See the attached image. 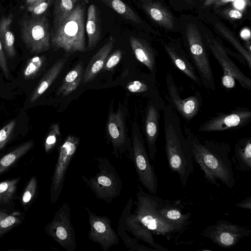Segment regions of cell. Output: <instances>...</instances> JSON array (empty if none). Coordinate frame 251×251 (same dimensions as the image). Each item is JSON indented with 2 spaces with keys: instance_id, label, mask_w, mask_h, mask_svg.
Listing matches in <instances>:
<instances>
[{
  "instance_id": "20",
  "label": "cell",
  "mask_w": 251,
  "mask_h": 251,
  "mask_svg": "<svg viewBox=\"0 0 251 251\" xmlns=\"http://www.w3.org/2000/svg\"><path fill=\"white\" fill-rule=\"evenodd\" d=\"M115 42V39L111 36L107 42L91 58L83 74V84L91 81L103 69Z\"/></svg>"
},
{
  "instance_id": "28",
  "label": "cell",
  "mask_w": 251,
  "mask_h": 251,
  "mask_svg": "<svg viewBox=\"0 0 251 251\" xmlns=\"http://www.w3.org/2000/svg\"><path fill=\"white\" fill-rule=\"evenodd\" d=\"M113 9L126 20L135 23L140 22V19L134 11L121 0H99Z\"/></svg>"
},
{
  "instance_id": "36",
  "label": "cell",
  "mask_w": 251,
  "mask_h": 251,
  "mask_svg": "<svg viewBox=\"0 0 251 251\" xmlns=\"http://www.w3.org/2000/svg\"><path fill=\"white\" fill-rule=\"evenodd\" d=\"M15 125V121L12 120L0 129V151L9 140Z\"/></svg>"
},
{
  "instance_id": "47",
  "label": "cell",
  "mask_w": 251,
  "mask_h": 251,
  "mask_svg": "<svg viewBox=\"0 0 251 251\" xmlns=\"http://www.w3.org/2000/svg\"><path fill=\"white\" fill-rule=\"evenodd\" d=\"M73 0V1L75 3H76V2H77V1H78L79 0Z\"/></svg>"
},
{
  "instance_id": "19",
  "label": "cell",
  "mask_w": 251,
  "mask_h": 251,
  "mask_svg": "<svg viewBox=\"0 0 251 251\" xmlns=\"http://www.w3.org/2000/svg\"><path fill=\"white\" fill-rule=\"evenodd\" d=\"M166 49L173 65L196 84L201 86V80L189 56L178 47L167 46Z\"/></svg>"
},
{
  "instance_id": "18",
  "label": "cell",
  "mask_w": 251,
  "mask_h": 251,
  "mask_svg": "<svg viewBox=\"0 0 251 251\" xmlns=\"http://www.w3.org/2000/svg\"><path fill=\"white\" fill-rule=\"evenodd\" d=\"M156 208L158 214L166 222L177 226L184 231L192 221L189 219L191 213H182L184 205L180 201L163 200L155 196Z\"/></svg>"
},
{
  "instance_id": "35",
  "label": "cell",
  "mask_w": 251,
  "mask_h": 251,
  "mask_svg": "<svg viewBox=\"0 0 251 251\" xmlns=\"http://www.w3.org/2000/svg\"><path fill=\"white\" fill-rule=\"evenodd\" d=\"M21 223V219L15 215H7L0 220V237Z\"/></svg>"
},
{
  "instance_id": "38",
  "label": "cell",
  "mask_w": 251,
  "mask_h": 251,
  "mask_svg": "<svg viewBox=\"0 0 251 251\" xmlns=\"http://www.w3.org/2000/svg\"><path fill=\"white\" fill-rule=\"evenodd\" d=\"M0 68L7 79L10 78L9 71L6 59L4 49L0 40Z\"/></svg>"
},
{
  "instance_id": "2",
  "label": "cell",
  "mask_w": 251,
  "mask_h": 251,
  "mask_svg": "<svg viewBox=\"0 0 251 251\" xmlns=\"http://www.w3.org/2000/svg\"><path fill=\"white\" fill-rule=\"evenodd\" d=\"M165 151L172 172L177 174L184 186L194 172L193 158L178 113L168 104L163 111Z\"/></svg>"
},
{
  "instance_id": "24",
  "label": "cell",
  "mask_w": 251,
  "mask_h": 251,
  "mask_svg": "<svg viewBox=\"0 0 251 251\" xmlns=\"http://www.w3.org/2000/svg\"><path fill=\"white\" fill-rule=\"evenodd\" d=\"M85 29L88 37V49L92 50L101 37L100 20L97 7L93 4L89 6L87 10Z\"/></svg>"
},
{
  "instance_id": "46",
  "label": "cell",
  "mask_w": 251,
  "mask_h": 251,
  "mask_svg": "<svg viewBox=\"0 0 251 251\" xmlns=\"http://www.w3.org/2000/svg\"><path fill=\"white\" fill-rule=\"evenodd\" d=\"M221 0L224 2H229V1H234V0Z\"/></svg>"
},
{
  "instance_id": "37",
  "label": "cell",
  "mask_w": 251,
  "mask_h": 251,
  "mask_svg": "<svg viewBox=\"0 0 251 251\" xmlns=\"http://www.w3.org/2000/svg\"><path fill=\"white\" fill-rule=\"evenodd\" d=\"M122 56V50L120 49L116 50L112 54L108 56L102 70L104 71L112 70L120 62Z\"/></svg>"
},
{
  "instance_id": "40",
  "label": "cell",
  "mask_w": 251,
  "mask_h": 251,
  "mask_svg": "<svg viewBox=\"0 0 251 251\" xmlns=\"http://www.w3.org/2000/svg\"><path fill=\"white\" fill-rule=\"evenodd\" d=\"M236 206L239 208L251 209V196H248L244 200L237 203Z\"/></svg>"
},
{
  "instance_id": "30",
  "label": "cell",
  "mask_w": 251,
  "mask_h": 251,
  "mask_svg": "<svg viewBox=\"0 0 251 251\" xmlns=\"http://www.w3.org/2000/svg\"><path fill=\"white\" fill-rule=\"evenodd\" d=\"M46 61L45 55H35L30 58L23 72L24 78L32 79L36 77L43 68Z\"/></svg>"
},
{
  "instance_id": "3",
  "label": "cell",
  "mask_w": 251,
  "mask_h": 251,
  "mask_svg": "<svg viewBox=\"0 0 251 251\" xmlns=\"http://www.w3.org/2000/svg\"><path fill=\"white\" fill-rule=\"evenodd\" d=\"M77 4L62 21L53 24L51 43L69 53L86 51L85 37V4Z\"/></svg>"
},
{
  "instance_id": "34",
  "label": "cell",
  "mask_w": 251,
  "mask_h": 251,
  "mask_svg": "<svg viewBox=\"0 0 251 251\" xmlns=\"http://www.w3.org/2000/svg\"><path fill=\"white\" fill-rule=\"evenodd\" d=\"M53 0H40L32 6L27 8V10L31 13V17H38L44 15Z\"/></svg>"
},
{
  "instance_id": "27",
  "label": "cell",
  "mask_w": 251,
  "mask_h": 251,
  "mask_svg": "<svg viewBox=\"0 0 251 251\" xmlns=\"http://www.w3.org/2000/svg\"><path fill=\"white\" fill-rule=\"evenodd\" d=\"M33 145L34 143L32 141L26 142L0 158V175L25 154Z\"/></svg>"
},
{
  "instance_id": "44",
  "label": "cell",
  "mask_w": 251,
  "mask_h": 251,
  "mask_svg": "<svg viewBox=\"0 0 251 251\" xmlns=\"http://www.w3.org/2000/svg\"><path fill=\"white\" fill-rule=\"evenodd\" d=\"M244 5L243 0H237L235 2V5L238 8H242Z\"/></svg>"
},
{
  "instance_id": "39",
  "label": "cell",
  "mask_w": 251,
  "mask_h": 251,
  "mask_svg": "<svg viewBox=\"0 0 251 251\" xmlns=\"http://www.w3.org/2000/svg\"><path fill=\"white\" fill-rule=\"evenodd\" d=\"M152 19L159 21L163 19V14L161 11L155 7H151L149 5L145 6Z\"/></svg>"
},
{
  "instance_id": "9",
  "label": "cell",
  "mask_w": 251,
  "mask_h": 251,
  "mask_svg": "<svg viewBox=\"0 0 251 251\" xmlns=\"http://www.w3.org/2000/svg\"><path fill=\"white\" fill-rule=\"evenodd\" d=\"M20 26L23 40L31 53H38L49 50L50 33L48 20L45 15L25 19Z\"/></svg>"
},
{
  "instance_id": "1",
  "label": "cell",
  "mask_w": 251,
  "mask_h": 251,
  "mask_svg": "<svg viewBox=\"0 0 251 251\" xmlns=\"http://www.w3.org/2000/svg\"><path fill=\"white\" fill-rule=\"evenodd\" d=\"M184 135L193 160L203 172L204 178L209 183L220 187L218 180L231 189L236 180L229 159L230 147L228 143L211 140H201L187 125Z\"/></svg>"
},
{
  "instance_id": "29",
  "label": "cell",
  "mask_w": 251,
  "mask_h": 251,
  "mask_svg": "<svg viewBox=\"0 0 251 251\" xmlns=\"http://www.w3.org/2000/svg\"><path fill=\"white\" fill-rule=\"evenodd\" d=\"M72 0H55L53 8V24L62 21L72 12L75 6Z\"/></svg>"
},
{
  "instance_id": "42",
  "label": "cell",
  "mask_w": 251,
  "mask_h": 251,
  "mask_svg": "<svg viewBox=\"0 0 251 251\" xmlns=\"http://www.w3.org/2000/svg\"><path fill=\"white\" fill-rule=\"evenodd\" d=\"M241 36L245 39H248L251 37V33L249 30L248 29H244L241 33Z\"/></svg>"
},
{
  "instance_id": "8",
  "label": "cell",
  "mask_w": 251,
  "mask_h": 251,
  "mask_svg": "<svg viewBox=\"0 0 251 251\" xmlns=\"http://www.w3.org/2000/svg\"><path fill=\"white\" fill-rule=\"evenodd\" d=\"M79 142V138L69 135L59 148L58 157L51 176L50 198L52 203L58 201L62 193L67 172Z\"/></svg>"
},
{
  "instance_id": "7",
  "label": "cell",
  "mask_w": 251,
  "mask_h": 251,
  "mask_svg": "<svg viewBox=\"0 0 251 251\" xmlns=\"http://www.w3.org/2000/svg\"><path fill=\"white\" fill-rule=\"evenodd\" d=\"M45 229L49 236L67 251H75V230L71 221V207L68 203H62Z\"/></svg>"
},
{
  "instance_id": "23",
  "label": "cell",
  "mask_w": 251,
  "mask_h": 251,
  "mask_svg": "<svg viewBox=\"0 0 251 251\" xmlns=\"http://www.w3.org/2000/svg\"><path fill=\"white\" fill-rule=\"evenodd\" d=\"M66 61L65 58L59 59L47 71L33 91L29 99L30 103L35 102L40 97L56 79L62 70Z\"/></svg>"
},
{
  "instance_id": "16",
  "label": "cell",
  "mask_w": 251,
  "mask_h": 251,
  "mask_svg": "<svg viewBox=\"0 0 251 251\" xmlns=\"http://www.w3.org/2000/svg\"><path fill=\"white\" fill-rule=\"evenodd\" d=\"M166 104L163 100L150 99L145 108L143 132L151 161L155 159L157 152L156 142L159 136L160 112Z\"/></svg>"
},
{
  "instance_id": "17",
  "label": "cell",
  "mask_w": 251,
  "mask_h": 251,
  "mask_svg": "<svg viewBox=\"0 0 251 251\" xmlns=\"http://www.w3.org/2000/svg\"><path fill=\"white\" fill-rule=\"evenodd\" d=\"M133 201L130 197L124 207L119 221L126 231L130 233L138 240H142L158 251H168V249L156 243L152 232L142 225L131 213Z\"/></svg>"
},
{
  "instance_id": "33",
  "label": "cell",
  "mask_w": 251,
  "mask_h": 251,
  "mask_svg": "<svg viewBox=\"0 0 251 251\" xmlns=\"http://www.w3.org/2000/svg\"><path fill=\"white\" fill-rule=\"evenodd\" d=\"M37 187V179L33 176L26 185L22 197L21 201L24 205L29 204L34 197Z\"/></svg>"
},
{
  "instance_id": "14",
  "label": "cell",
  "mask_w": 251,
  "mask_h": 251,
  "mask_svg": "<svg viewBox=\"0 0 251 251\" xmlns=\"http://www.w3.org/2000/svg\"><path fill=\"white\" fill-rule=\"evenodd\" d=\"M85 210L88 216L90 230L88 239L100 245L103 251H108L119 243V236L111 225V220L105 215L100 216L87 206Z\"/></svg>"
},
{
  "instance_id": "26",
  "label": "cell",
  "mask_w": 251,
  "mask_h": 251,
  "mask_svg": "<svg viewBox=\"0 0 251 251\" xmlns=\"http://www.w3.org/2000/svg\"><path fill=\"white\" fill-rule=\"evenodd\" d=\"M83 76V64L81 62L67 74L63 80L62 85L57 91V95L64 97L71 94L80 84Z\"/></svg>"
},
{
  "instance_id": "22",
  "label": "cell",
  "mask_w": 251,
  "mask_h": 251,
  "mask_svg": "<svg viewBox=\"0 0 251 251\" xmlns=\"http://www.w3.org/2000/svg\"><path fill=\"white\" fill-rule=\"evenodd\" d=\"M232 160L235 168L242 172L251 170V138L245 137L235 144Z\"/></svg>"
},
{
  "instance_id": "43",
  "label": "cell",
  "mask_w": 251,
  "mask_h": 251,
  "mask_svg": "<svg viewBox=\"0 0 251 251\" xmlns=\"http://www.w3.org/2000/svg\"><path fill=\"white\" fill-rule=\"evenodd\" d=\"M40 0H25V4L26 8L32 6Z\"/></svg>"
},
{
  "instance_id": "15",
  "label": "cell",
  "mask_w": 251,
  "mask_h": 251,
  "mask_svg": "<svg viewBox=\"0 0 251 251\" xmlns=\"http://www.w3.org/2000/svg\"><path fill=\"white\" fill-rule=\"evenodd\" d=\"M210 48L223 70L221 77L223 87L226 90L232 89L237 81L242 88L251 90V78L237 66L220 45L211 44Z\"/></svg>"
},
{
  "instance_id": "21",
  "label": "cell",
  "mask_w": 251,
  "mask_h": 251,
  "mask_svg": "<svg viewBox=\"0 0 251 251\" xmlns=\"http://www.w3.org/2000/svg\"><path fill=\"white\" fill-rule=\"evenodd\" d=\"M129 42L136 59L145 65L155 78L157 72L156 53L151 47L140 39L130 36Z\"/></svg>"
},
{
  "instance_id": "25",
  "label": "cell",
  "mask_w": 251,
  "mask_h": 251,
  "mask_svg": "<svg viewBox=\"0 0 251 251\" xmlns=\"http://www.w3.org/2000/svg\"><path fill=\"white\" fill-rule=\"evenodd\" d=\"M14 16L11 13L0 20V40L6 53L10 58L16 55L15 37L11 29Z\"/></svg>"
},
{
  "instance_id": "32",
  "label": "cell",
  "mask_w": 251,
  "mask_h": 251,
  "mask_svg": "<svg viewBox=\"0 0 251 251\" xmlns=\"http://www.w3.org/2000/svg\"><path fill=\"white\" fill-rule=\"evenodd\" d=\"M61 135L60 130L58 124H52L50 128L46 138L44 147L47 153H50L56 144L58 137Z\"/></svg>"
},
{
  "instance_id": "12",
  "label": "cell",
  "mask_w": 251,
  "mask_h": 251,
  "mask_svg": "<svg viewBox=\"0 0 251 251\" xmlns=\"http://www.w3.org/2000/svg\"><path fill=\"white\" fill-rule=\"evenodd\" d=\"M165 82L167 90L165 98L168 104L186 121L192 120L202 105V99L200 92L197 91L193 95L182 99L170 72L166 74Z\"/></svg>"
},
{
  "instance_id": "31",
  "label": "cell",
  "mask_w": 251,
  "mask_h": 251,
  "mask_svg": "<svg viewBox=\"0 0 251 251\" xmlns=\"http://www.w3.org/2000/svg\"><path fill=\"white\" fill-rule=\"evenodd\" d=\"M19 181L18 177L0 183V205L7 204L12 200Z\"/></svg>"
},
{
  "instance_id": "13",
  "label": "cell",
  "mask_w": 251,
  "mask_h": 251,
  "mask_svg": "<svg viewBox=\"0 0 251 251\" xmlns=\"http://www.w3.org/2000/svg\"><path fill=\"white\" fill-rule=\"evenodd\" d=\"M107 128L108 139L112 147V154L118 158L127 151L128 158L131 161V140L127 136L124 113L120 104L116 112L113 111L112 107L110 108Z\"/></svg>"
},
{
  "instance_id": "4",
  "label": "cell",
  "mask_w": 251,
  "mask_h": 251,
  "mask_svg": "<svg viewBox=\"0 0 251 251\" xmlns=\"http://www.w3.org/2000/svg\"><path fill=\"white\" fill-rule=\"evenodd\" d=\"M136 196L137 201L133 203L136 207L131 214L142 225L169 241L176 234L180 235L183 232L159 216L156 208L155 195L146 193L141 187L138 186Z\"/></svg>"
},
{
  "instance_id": "45",
  "label": "cell",
  "mask_w": 251,
  "mask_h": 251,
  "mask_svg": "<svg viewBox=\"0 0 251 251\" xmlns=\"http://www.w3.org/2000/svg\"><path fill=\"white\" fill-rule=\"evenodd\" d=\"M8 214L0 209V220Z\"/></svg>"
},
{
  "instance_id": "11",
  "label": "cell",
  "mask_w": 251,
  "mask_h": 251,
  "mask_svg": "<svg viewBox=\"0 0 251 251\" xmlns=\"http://www.w3.org/2000/svg\"><path fill=\"white\" fill-rule=\"evenodd\" d=\"M251 234V229L248 227L223 219L206 227L202 233L203 237L224 249L234 247L241 239Z\"/></svg>"
},
{
  "instance_id": "6",
  "label": "cell",
  "mask_w": 251,
  "mask_h": 251,
  "mask_svg": "<svg viewBox=\"0 0 251 251\" xmlns=\"http://www.w3.org/2000/svg\"><path fill=\"white\" fill-rule=\"evenodd\" d=\"M132 128L131 161L134 164L138 181L149 193L155 195L158 189V179L154 168L151 162L145 139L136 122H133Z\"/></svg>"
},
{
  "instance_id": "5",
  "label": "cell",
  "mask_w": 251,
  "mask_h": 251,
  "mask_svg": "<svg viewBox=\"0 0 251 251\" xmlns=\"http://www.w3.org/2000/svg\"><path fill=\"white\" fill-rule=\"evenodd\" d=\"M95 160L98 162L99 172L90 178L82 176V180L98 199L111 203L121 194L122 179L116 169L106 157H99Z\"/></svg>"
},
{
  "instance_id": "41",
  "label": "cell",
  "mask_w": 251,
  "mask_h": 251,
  "mask_svg": "<svg viewBox=\"0 0 251 251\" xmlns=\"http://www.w3.org/2000/svg\"><path fill=\"white\" fill-rule=\"evenodd\" d=\"M229 16L231 18L239 19L242 17V13L236 10H231L229 13Z\"/></svg>"
},
{
  "instance_id": "10",
  "label": "cell",
  "mask_w": 251,
  "mask_h": 251,
  "mask_svg": "<svg viewBox=\"0 0 251 251\" xmlns=\"http://www.w3.org/2000/svg\"><path fill=\"white\" fill-rule=\"evenodd\" d=\"M251 122V110L238 107L227 112L216 113L201 125L197 130L210 132L236 130L245 127Z\"/></svg>"
}]
</instances>
